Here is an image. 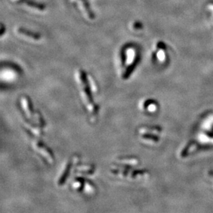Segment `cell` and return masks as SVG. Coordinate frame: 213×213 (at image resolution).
Masks as SVG:
<instances>
[{
    "instance_id": "1",
    "label": "cell",
    "mask_w": 213,
    "mask_h": 213,
    "mask_svg": "<svg viewBox=\"0 0 213 213\" xmlns=\"http://www.w3.org/2000/svg\"><path fill=\"white\" fill-rule=\"evenodd\" d=\"M76 78L84 104L86 105L88 110L92 115H95L96 108L89 93V90L88 88L87 82H86L87 77H86L85 72L83 70H79L76 73Z\"/></svg>"
},
{
    "instance_id": "2",
    "label": "cell",
    "mask_w": 213,
    "mask_h": 213,
    "mask_svg": "<svg viewBox=\"0 0 213 213\" xmlns=\"http://www.w3.org/2000/svg\"><path fill=\"white\" fill-rule=\"evenodd\" d=\"M124 58H125V64L126 66H128L127 70L124 74V76L127 77L130 74V72L133 70L136 64H137V57L135 54V51L130 48L124 50Z\"/></svg>"
},
{
    "instance_id": "3",
    "label": "cell",
    "mask_w": 213,
    "mask_h": 213,
    "mask_svg": "<svg viewBox=\"0 0 213 213\" xmlns=\"http://www.w3.org/2000/svg\"><path fill=\"white\" fill-rule=\"evenodd\" d=\"M70 1L76 6V7L78 8L79 10L83 13L86 18L91 20L95 19V14L91 11L89 3L88 2L87 0H70Z\"/></svg>"
},
{
    "instance_id": "4",
    "label": "cell",
    "mask_w": 213,
    "mask_h": 213,
    "mask_svg": "<svg viewBox=\"0 0 213 213\" xmlns=\"http://www.w3.org/2000/svg\"><path fill=\"white\" fill-rule=\"evenodd\" d=\"M16 32L20 37H22L24 38V39H27L28 40H31V41H37L41 39V35L39 33L32 32L31 30L26 29L24 28H18L16 30Z\"/></svg>"
},
{
    "instance_id": "5",
    "label": "cell",
    "mask_w": 213,
    "mask_h": 213,
    "mask_svg": "<svg viewBox=\"0 0 213 213\" xmlns=\"http://www.w3.org/2000/svg\"><path fill=\"white\" fill-rule=\"evenodd\" d=\"M32 146H33L34 148L35 149L40 155H42L44 158L46 159L48 162L50 163V164H53V162H54V160H53V157L52 156L51 153L49 152V150H48L44 146L38 141H33V142H32Z\"/></svg>"
},
{
    "instance_id": "6",
    "label": "cell",
    "mask_w": 213,
    "mask_h": 213,
    "mask_svg": "<svg viewBox=\"0 0 213 213\" xmlns=\"http://www.w3.org/2000/svg\"><path fill=\"white\" fill-rule=\"evenodd\" d=\"M13 1L16 2L17 4L24 5L30 8H33L34 10L39 11H43L46 8L45 5L42 4L41 3L36 2L33 0H13Z\"/></svg>"
},
{
    "instance_id": "7",
    "label": "cell",
    "mask_w": 213,
    "mask_h": 213,
    "mask_svg": "<svg viewBox=\"0 0 213 213\" xmlns=\"http://www.w3.org/2000/svg\"><path fill=\"white\" fill-rule=\"evenodd\" d=\"M21 104H22L23 110L26 113V116L29 119H31V120L33 119L34 114L32 113L31 109H30L29 101L26 97H22V99H21Z\"/></svg>"
},
{
    "instance_id": "8",
    "label": "cell",
    "mask_w": 213,
    "mask_h": 213,
    "mask_svg": "<svg viewBox=\"0 0 213 213\" xmlns=\"http://www.w3.org/2000/svg\"><path fill=\"white\" fill-rule=\"evenodd\" d=\"M74 163L73 162H72V163H68V164L66 165V166L64 167V170H63L62 172H61L60 176H59V179H58V184L59 185H62L63 183H64L66 179L68 177V174H69V172H70L71 166H72V164Z\"/></svg>"
},
{
    "instance_id": "9",
    "label": "cell",
    "mask_w": 213,
    "mask_h": 213,
    "mask_svg": "<svg viewBox=\"0 0 213 213\" xmlns=\"http://www.w3.org/2000/svg\"><path fill=\"white\" fill-rule=\"evenodd\" d=\"M24 125L26 126V128H28L30 131L32 132H33V134H34L35 135L37 136H40L41 134V130L39 127H37V126H34L32 125V124H30V122H24Z\"/></svg>"
},
{
    "instance_id": "10",
    "label": "cell",
    "mask_w": 213,
    "mask_h": 213,
    "mask_svg": "<svg viewBox=\"0 0 213 213\" xmlns=\"http://www.w3.org/2000/svg\"><path fill=\"white\" fill-rule=\"evenodd\" d=\"M117 162L120 164L132 165V166H135V165L137 164L138 161L136 159H134V158H124V159H118Z\"/></svg>"
},
{
    "instance_id": "11",
    "label": "cell",
    "mask_w": 213,
    "mask_h": 213,
    "mask_svg": "<svg viewBox=\"0 0 213 213\" xmlns=\"http://www.w3.org/2000/svg\"><path fill=\"white\" fill-rule=\"evenodd\" d=\"M92 168H93V167L91 166H88V165H82V166L77 167L75 170L77 171L81 172L82 173V172H89L90 170H92Z\"/></svg>"
},
{
    "instance_id": "12",
    "label": "cell",
    "mask_w": 213,
    "mask_h": 213,
    "mask_svg": "<svg viewBox=\"0 0 213 213\" xmlns=\"http://www.w3.org/2000/svg\"><path fill=\"white\" fill-rule=\"evenodd\" d=\"M87 79H88V85H89L90 88H91V91H93V93H94V92L97 91V86H96L95 84V82L93 81V78H92L91 77L88 76Z\"/></svg>"
},
{
    "instance_id": "13",
    "label": "cell",
    "mask_w": 213,
    "mask_h": 213,
    "mask_svg": "<svg viewBox=\"0 0 213 213\" xmlns=\"http://www.w3.org/2000/svg\"><path fill=\"white\" fill-rule=\"evenodd\" d=\"M84 190H85V192L86 193L88 194H92L94 193V188L92 186L90 183L86 181L85 185H84Z\"/></svg>"
},
{
    "instance_id": "14",
    "label": "cell",
    "mask_w": 213,
    "mask_h": 213,
    "mask_svg": "<svg viewBox=\"0 0 213 213\" xmlns=\"http://www.w3.org/2000/svg\"><path fill=\"white\" fill-rule=\"evenodd\" d=\"M81 185H82L81 182H80L79 181H78V180H75V181H74L73 182H72V187H73L75 189H77V188H80L81 187Z\"/></svg>"
},
{
    "instance_id": "15",
    "label": "cell",
    "mask_w": 213,
    "mask_h": 213,
    "mask_svg": "<svg viewBox=\"0 0 213 213\" xmlns=\"http://www.w3.org/2000/svg\"><path fill=\"white\" fill-rule=\"evenodd\" d=\"M4 30H5V27L4 26L3 24H1V36H2L4 33Z\"/></svg>"
}]
</instances>
